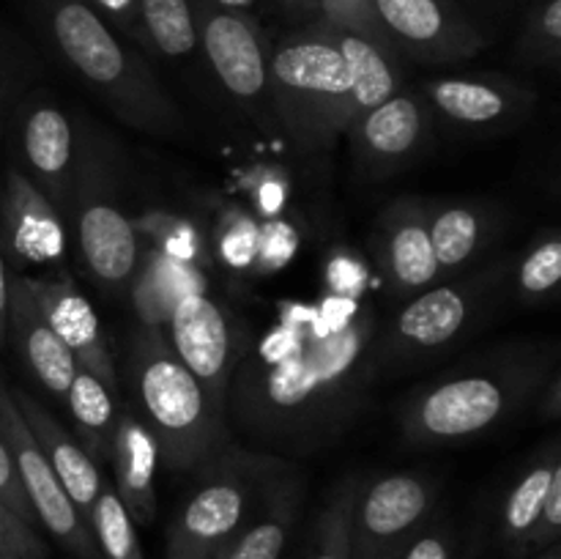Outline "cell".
Instances as JSON below:
<instances>
[{
    "label": "cell",
    "mask_w": 561,
    "mask_h": 559,
    "mask_svg": "<svg viewBox=\"0 0 561 559\" xmlns=\"http://www.w3.org/2000/svg\"><path fill=\"white\" fill-rule=\"evenodd\" d=\"M427 225L438 274L453 277L485 255L493 241H499L507 225V212L488 201H431Z\"/></svg>",
    "instance_id": "cell-20"
},
{
    "label": "cell",
    "mask_w": 561,
    "mask_h": 559,
    "mask_svg": "<svg viewBox=\"0 0 561 559\" xmlns=\"http://www.w3.org/2000/svg\"><path fill=\"white\" fill-rule=\"evenodd\" d=\"M510 258L485 263L458 280H438L403 301L392 321L378 329V370H414L449 354L485 327L507 301Z\"/></svg>",
    "instance_id": "cell-6"
},
{
    "label": "cell",
    "mask_w": 561,
    "mask_h": 559,
    "mask_svg": "<svg viewBox=\"0 0 561 559\" xmlns=\"http://www.w3.org/2000/svg\"><path fill=\"white\" fill-rule=\"evenodd\" d=\"M197 44L211 64L219 85L252 118L272 113L268 104V42L255 16L230 11L211 0H190Z\"/></svg>",
    "instance_id": "cell-10"
},
{
    "label": "cell",
    "mask_w": 561,
    "mask_h": 559,
    "mask_svg": "<svg viewBox=\"0 0 561 559\" xmlns=\"http://www.w3.org/2000/svg\"><path fill=\"white\" fill-rule=\"evenodd\" d=\"M561 283V236L548 228L535 236L520 258H510L507 301L515 305H548Z\"/></svg>",
    "instance_id": "cell-29"
},
{
    "label": "cell",
    "mask_w": 561,
    "mask_h": 559,
    "mask_svg": "<svg viewBox=\"0 0 561 559\" xmlns=\"http://www.w3.org/2000/svg\"><path fill=\"white\" fill-rule=\"evenodd\" d=\"M285 195H288V184H285L283 173H261L257 170V181H255V203L266 217H274V214L283 208Z\"/></svg>",
    "instance_id": "cell-42"
},
{
    "label": "cell",
    "mask_w": 561,
    "mask_h": 559,
    "mask_svg": "<svg viewBox=\"0 0 561 559\" xmlns=\"http://www.w3.org/2000/svg\"><path fill=\"white\" fill-rule=\"evenodd\" d=\"M316 9L321 11V22H327V25L345 33H356V36L370 38V42L392 49L381 22H378L373 0H318Z\"/></svg>",
    "instance_id": "cell-35"
},
{
    "label": "cell",
    "mask_w": 561,
    "mask_h": 559,
    "mask_svg": "<svg viewBox=\"0 0 561 559\" xmlns=\"http://www.w3.org/2000/svg\"><path fill=\"white\" fill-rule=\"evenodd\" d=\"M427 214V197H398L376 219L373 258L394 299H411L442 280Z\"/></svg>",
    "instance_id": "cell-16"
},
{
    "label": "cell",
    "mask_w": 561,
    "mask_h": 559,
    "mask_svg": "<svg viewBox=\"0 0 561 559\" xmlns=\"http://www.w3.org/2000/svg\"><path fill=\"white\" fill-rule=\"evenodd\" d=\"M561 532V471L551 480V488L546 493V504L537 518L535 529L529 532L524 543V551H540V548L553 546Z\"/></svg>",
    "instance_id": "cell-38"
},
{
    "label": "cell",
    "mask_w": 561,
    "mask_h": 559,
    "mask_svg": "<svg viewBox=\"0 0 561 559\" xmlns=\"http://www.w3.org/2000/svg\"><path fill=\"white\" fill-rule=\"evenodd\" d=\"M96 9V14L118 33L121 38H129L137 47H148L146 27L140 16V0H88Z\"/></svg>",
    "instance_id": "cell-37"
},
{
    "label": "cell",
    "mask_w": 561,
    "mask_h": 559,
    "mask_svg": "<svg viewBox=\"0 0 561 559\" xmlns=\"http://www.w3.org/2000/svg\"><path fill=\"white\" fill-rule=\"evenodd\" d=\"M0 502H3L5 507L14 510L16 515H22L25 521L36 524V515H33L31 502H27L25 491H22L20 475H16V469H14V460H11L9 444H5L3 431H0Z\"/></svg>",
    "instance_id": "cell-39"
},
{
    "label": "cell",
    "mask_w": 561,
    "mask_h": 559,
    "mask_svg": "<svg viewBox=\"0 0 561 559\" xmlns=\"http://www.w3.org/2000/svg\"><path fill=\"white\" fill-rule=\"evenodd\" d=\"M131 223H135L137 236H148V241H151L148 247H157V250H162L173 261H201L203 241L197 236V230L190 223H184V219L164 212H151L140 219H131Z\"/></svg>",
    "instance_id": "cell-34"
},
{
    "label": "cell",
    "mask_w": 561,
    "mask_h": 559,
    "mask_svg": "<svg viewBox=\"0 0 561 559\" xmlns=\"http://www.w3.org/2000/svg\"><path fill=\"white\" fill-rule=\"evenodd\" d=\"M31 288L33 299L42 307L60 343L71 351L77 367L102 378L113 392H118L121 378L115 370V360L104 340L102 321L88 301V296L77 288L75 280L66 272L42 274V277H22Z\"/></svg>",
    "instance_id": "cell-17"
},
{
    "label": "cell",
    "mask_w": 561,
    "mask_h": 559,
    "mask_svg": "<svg viewBox=\"0 0 561 559\" xmlns=\"http://www.w3.org/2000/svg\"><path fill=\"white\" fill-rule=\"evenodd\" d=\"M329 31H332L334 44L340 47L345 66H348L351 99H354L356 115L400 93L403 77H400V55L394 49L381 47V44L356 36V33L337 31L332 25H329Z\"/></svg>",
    "instance_id": "cell-26"
},
{
    "label": "cell",
    "mask_w": 561,
    "mask_h": 559,
    "mask_svg": "<svg viewBox=\"0 0 561 559\" xmlns=\"http://www.w3.org/2000/svg\"><path fill=\"white\" fill-rule=\"evenodd\" d=\"M378 22L398 55L420 64H463L488 38L447 0H373Z\"/></svg>",
    "instance_id": "cell-14"
},
{
    "label": "cell",
    "mask_w": 561,
    "mask_h": 559,
    "mask_svg": "<svg viewBox=\"0 0 561 559\" xmlns=\"http://www.w3.org/2000/svg\"><path fill=\"white\" fill-rule=\"evenodd\" d=\"M540 559H561L559 557V548L557 546H548V554H542Z\"/></svg>",
    "instance_id": "cell-47"
},
{
    "label": "cell",
    "mask_w": 561,
    "mask_h": 559,
    "mask_svg": "<svg viewBox=\"0 0 561 559\" xmlns=\"http://www.w3.org/2000/svg\"><path fill=\"white\" fill-rule=\"evenodd\" d=\"M107 464L113 469L110 486L115 488L131 521L142 526L153 524L157 518L159 447L148 427L137 420L135 411H121Z\"/></svg>",
    "instance_id": "cell-23"
},
{
    "label": "cell",
    "mask_w": 561,
    "mask_h": 559,
    "mask_svg": "<svg viewBox=\"0 0 561 559\" xmlns=\"http://www.w3.org/2000/svg\"><path fill=\"white\" fill-rule=\"evenodd\" d=\"M442 477L431 469H405L362 482L351 521V559H400L431 524Z\"/></svg>",
    "instance_id": "cell-9"
},
{
    "label": "cell",
    "mask_w": 561,
    "mask_h": 559,
    "mask_svg": "<svg viewBox=\"0 0 561 559\" xmlns=\"http://www.w3.org/2000/svg\"><path fill=\"white\" fill-rule=\"evenodd\" d=\"M22 173L49 197L60 214H66L77 159V126L64 107L55 102L27 104L20 121Z\"/></svg>",
    "instance_id": "cell-19"
},
{
    "label": "cell",
    "mask_w": 561,
    "mask_h": 559,
    "mask_svg": "<svg viewBox=\"0 0 561 559\" xmlns=\"http://www.w3.org/2000/svg\"><path fill=\"white\" fill-rule=\"evenodd\" d=\"M49 546L36 524L0 502V559H47Z\"/></svg>",
    "instance_id": "cell-36"
},
{
    "label": "cell",
    "mask_w": 561,
    "mask_h": 559,
    "mask_svg": "<svg viewBox=\"0 0 561 559\" xmlns=\"http://www.w3.org/2000/svg\"><path fill=\"white\" fill-rule=\"evenodd\" d=\"M88 529H91L102 559H146L140 540H137L135 521L121 504L110 480H104L102 488H99L96 502L88 513Z\"/></svg>",
    "instance_id": "cell-31"
},
{
    "label": "cell",
    "mask_w": 561,
    "mask_h": 559,
    "mask_svg": "<svg viewBox=\"0 0 561 559\" xmlns=\"http://www.w3.org/2000/svg\"><path fill=\"white\" fill-rule=\"evenodd\" d=\"M559 471V449L557 444H551V447L542 449V453L520 471L515 486L510 488L502 510V540L507 543L513 551L524 554L526 537L535 529L537 518H540L542 513V504H546L548 488H551V480Z\"/></svg>",
    "instance_id": "cell-28"
},
{
    "label": "cell",
    "mask_w": 561,
    "mask_h": 559,
    "mask_svg": "<svg viewBox=\"0 0 561 559\" xmlns=\"http://www.w3.org/2000/svg\"><path fill=\"white\" fill-rule=\"evenodd\" d=\"M64 400L69 406L75 438L99 466H104L110 460L115 427H118L121 411H124L115 403V392L102 378L77 367Z\"/></svg>",
    "instance_id": "cell-27"
},
{
    "label": "cell",
    "mask_w": 561,
    "mask_h": 559,
    "mask_svg": "<svg viewBox=\"0 0 561 559\" xmlns=\"http://www.w3.org/2000/svg\"><path fill=\"white\" fill-rule=\"evenodd\" d=\"M64 64L131 129L168 137L181 132L179 107L151 66L96 14L88 0H27Z\"/></svg>",
    "instance_id": "cell-3"
},
{
    "label": "cell",
    "mask_w": 561,
    "mask_h": 559,
    "mask_svg": "<svg viewBox=\"0 0 561 559\" xmlns=\"http://www.w3.org/2000/svg\"><path fill=\"white\" fill-rule=\"evenodd\" d=\"M283 305L279 323L239 351L225 420L261 447L312 453L343 436L370 400L378 376V312L359 299Z\"/></svg>",
    "instance_id": "cell-1"
},
{
    "label": "cell",
    "mask_w": 561,
    "mask_h": 559,
    "mask_svg": "<svg viewBox=\"0 0 561 559\" xmlns=\"http://www.w3.org/2000/svg\"><path fill=\"white\" fill-rule=\"evenodd\" d=\"M9 338L14 340L27 370L38 378L44 389L64 400L71 378L77 373V362L71 351L60 343L42 307L33 299L25 280H11L9 294Z\"/></svg>",
    "instance_id": "cell-21"
},
{
    "label": "cell",
    "mask_w": 561,
    "mask_h": 559,
    "mask_svg": "<svg viewBox=\"0 0 561 559\" xmlns=\"http://www.w3.org/2000/svg\"><path fill=\"white\" fill-rule=\"evenodd\" d=\"M192 290H206L203 274L197 272L195 263L173 261L157 247H142L140 261L129 280V288H126L131 307L140 318V327L164 332L173 307L179 305L181 296L192 294Z\"/></svg>",
    "instance_id": "cell-25"
},
{
    "label": "cell",
    "mask_w": 561,
    "mask_h": 559,
    "mask_svg": "<svg viewBox=\"0 0 561 559\" xmlns=\"http://www.w3.org/2000/svg\"><path fill=\"white\" fill-rule=\"evenodd\" d=\"M11 395H14L16 406H20L31 433L36 436V442L42 444L44 455H47L49 464H53L60 486H64V491L69 493V499L75 502V507L80 510V515L88 524V513H91L93 502H96L99 488L107 480V477L102 475V466L85 453V447L77 442L75 433L66 431V427L44 409L42 400L33 398L27 389L11 387Z\"/></svg>",
    "instance_id": "cell-22"
},
{
    "label": "cell",
    "mask_w": 561,
    "mask_h": 559,
    "mask_svg": "<svg viewBox=\"0 0 561 559\" xmlns=\"http://www.w3.org/2000/svg\"><path fill=\"white\" fill-rule=\"evenodd\" d=\"M362 272L359 261H354L351 255L334 258L332 266H329V283H332L334 296H348V299H359L362 294Z\"/></svg>",
    "instance_id": "cell-41"
},
{
    "label": "cell",
    "mask_w": 561,
    "mask_h": 559,
    "mask_svg": "<svg viewBox=\"0 0 561 559\" xmlns=\"http://www.w3.org/2000/svg\"><path fill=\"white\" fill-rule=\"evenodd\" d=\"M170 349L206 387L214 403L225 411L230 373L239 360L236 327L228 310L206 290H192L181 296L164 327Z\"/></svg>",
    "instance_id": "cell-15"
},
{
    "label": "cell",
    "mask_w": 561,
    "mask_h": 559,
    "mask_svg": "<svg viewBox=\"0 0 561 559\" xmlns=\"http://www.w3.org/2000/svg\"><path fill=\"white\" fill-rule=\"evenodd\" d=\"M359 486V477H345L334 486L316 521V535L307 559H351V521H354Z\"/></svg>",
    "instance_id": "cell-32"
},
{
    "label": "cell",
    "mask_w": 561,
    "mask_h": 559,
    "mask_svg": "<svg viewBox=\"0 0 561 559\" xmlns=\"http://www.w3.org/2000/svg\"><path fill=\"white\" fill-rule=\"evenodd\" d=\"M537 411H540L542 420H557L561 411V373L559 367L548 376V381L542 384L540 395L535 398Z\"/></svg>",
    "instance_id": "cell-43"
},
{
    "label": "cell",
    "mask_w": 561,
    "mask_h": 559,
    "mask_svg": "<svg viewBox=\"0 0 561 559\" xmlns=\"http://www.w3.org/2000/svg\"><path fill=\"white\" fill-rule=\"evenodd\" d=\"M305 482L299 471L290 466L263 493L255 515L247 521L222 559H279L285 551L296 518H299Z\"/></svg>",
    "instance_id": "cell-24"
},
{
    "label": "cell",
    "mask_w": 561,
    "mask_h": 559,
    "mask_svg": "<svg viewBox=\"0 0 561 559\" xmlns=\"http://www.w3.org/2000/svg\"><path fill=\"white\" fill-rule=\"evenodd\" d=\"M557 367L559 349L551 340L491 351L405 398L398 411L400 436L422 449L485 436L529 409Z\"/></svg>",
    "instance_id": "cell-2"
},
{
    "label": "cell",
    "mask_w": 561,
    "mask_h": 559,
    "mask_svg": "<svg viewBox=\"0 0 561 559\" xmlns=\"http://www.w3.org/2000/svg\"><path fill=\"white\" fill-rule=\"evenodd\" d=\"M9 294H11V277L5 269V252L0 247V349L9 340Z\"/></svg>",
    "instance_id": "cell-44"
},
{
    "label": "cell",
    "mask_w": 561,
    "mask_h": 559,
    "mask_svg": "<svg viewBox=\"0 0 561 559\" xmlns=\"http://www.w3.org/2000/svg\"><path fill=\"white\" fill-rule=\"evenodd\" d=\"M64 219L75 230L80 258L91 277L113 294H126L142 241L118 203L107 140L93 124L77 129L75 179Z\"/></svg>",
    "instance_id": "cell-8"
},
{
    "label": "cell",
    "mask_w": 561,
    "mask_h": 559,
    "mask_svg": "<svg viewBox=\"0 0 561 559\" xmlns=\"http://www.w3.org/2000/svg\"><path fill=\"white\" fill-rule=\"evenodd\" d=\"M214 5H222V9H230V11H247L250 14L252 5L257 3V0H211Z\"/></svg>",
    "instance_id": "cell-45"
},
{
    "label": "cell",
    "mask_w": 561,
    "mask_h": 559,
    "mask_svg": "<svg viewBox=\"0 0 561 559\" xmlns=\"http://www.w3.org/2000/svg\"><path fill=\"white\" fill-rule=\"evenodd\" d=\"M277 3L288 5V9H312L318 0H277Z\"/></svg>",
    "instance_id": "cell-46"
},
{
    "label": "cell",
    "mask_w": 561,
    "mask_h": 559,
    "mask_svg": "<svg viewBox=\"0 0 561 559\" xmlns=\"http://www.w3.org/2000/svg\"><path fill=\"white\" fill-rule=\"evenodd\" d=\"M290 464L279 455L230 442L195 471V486L175 513L164 559H222L266 488Z\"/></svg>",
    "instance_id": "cell-7"
},
{
    "label": "cell",
    "mask_w": 561,
    "mask_h": 559,
    "mask_svg": "<svg viewBox=\"0 0 561 559\" xmlns=\"http://www.w3.org/2000/svg\"><path fill=\"white\" fill-rule=\"evenodd\" d=\"M400 559H455V535L447 526L427 524L414 537L409 548L400 554Z\"/></svg>",
    "instance_id": "cell-40"
},
{
    "label": "cell",
    "mask_w": 561,
    "mask_h": 559,
    "mask_svg": "<svg viewBox=\"0 0 561 559\" xmlns=\"http://www.w3.org/2000/svg\"><path fill=\"white\" fill-rule=\"evenodd\" d=\"M140 16L153 53L186 58L201 49L190 0H140Z\"/></svg>",
    "instance_id": "cell-30"
},
{
    "label": "cell",
    "mask_w": 561,
    "mask_h": 559,
    "mask_svg": "<svg viewBox=\"0 0 561 559\" xmlns=\"http://www.w3.org/2000/svg\"><path fill=\"white\" fill-rule=\"evenodd\" d=\"M518 53L531 66H557L561 58V0H540L526 16Z\"/></svg>",
    "instance_id": "cell-33"
},
{
    "label": "cell",
    "mask_w": 561,
    "mask_h": 559,
    "mask_svg": "<svg viewBox=\"0 0 561 559\" xmlns=\"http://www.w3.org/2000/svg\"><path fill=\"white\" fill-rule=\"evenodd\" d=\"M436 124L466 135L518 129L537 104L535 88L504 75L433 77L420 85Z\"/></svg>",
    "instance_id": "cell-12"
},
{
    "label": "cell",
    "mask_w": 561,
    "mask_h": 559,
    "mask_svg": "<svg viewBox=\"0 0 561 559\" xmlns=\"http://www.w3.org/2000/svg\"><path fill=\"white\" fill-rule=\"evenodd\" d=\"M268 104L301 153L337 146L356 113L348 66L327 22L268 44Z\"/></svg>",
    "instance_id": "cell-5"
},
{
    "label": "cell",
    "mask_w": 561,
    "mask_h": 559,
    "mask_svg": "<svg viewBox=\"0 0 561 559\" xmlns=\"http://www.w3.org/2000/svg\"><path fill=\"white\" fill-rule=\"evenodd\" d=\"M3 88H5V75H3V58H0V99H3Z\"/></svg>",
    "instance_id": "cell-48"
},
{
    "label": "cell",
    "mask_w": 561,
    "mask_h": 559,
    "mask_svg": "<svg viewBox=\"0 0 561 559\" xmlns=\"http://www.w3.org/2000/svg\"><path fill=\"white\" fill-rule=\"evenodd\" d=\"M0 431H3L5 444H9L11 460H14L22 491H25L33 515H36V524H42L75 557L102 559L85 518H82L80 510L75 507L69 493L60 486L53 464H49L42 444L36 442V436L27 427L25 417H22L3 376H0Z\"/></svg>",
    "instance_id": "cell-11"
},
{
    "label": "cell",
    "mask_w": 561,
    "mask_h": 559,
    "mask_svg": "<svg viewBox=\"0 0 561 559\" xmlns=\"http://www.w3.org/2000/svg\"><path fill=\"white\" fill-rule=\"evenodd\" d=\"M124 376L137 420L148 427L159 458L173 471L195 475L225 444L233 442L225 411L175 356L159 329H135Z\"/></svg>",
    "instance_id": "cell-4"
},
{
    "label": "cell",
    "mask_w": 561,
    "mask_h": 559,
    "mask_svg": "<svg viewBox=\"0 0 561 559\" xmlns=\"http://www.w3.org/2000/svg\"><path fill=\"white\" fill-rule=\"evenodd\" d=\"M0 247L9 252L11 261L36 266L55 263L64 255V214L20 168L5 170L0 195Z\"/></svg>",
    "instance_id": "cell-18"
},
{
    "label": "cell",
    "mask_w": 561,
    "mask_h": 559,
    "mask_svg": "<svg viewBox=\"0 0 561 559\" xmlns=\"http://www.w3.org/2000/svg\"><path fill=\"white\" fill-rule=\"evenodd\" d=\"M431 107L420 91H400L348 124L351 157L365 179H389L409 168L433 137Z\"/></svg>",
    "instance_id": "cell-13"
}]
</instances>
